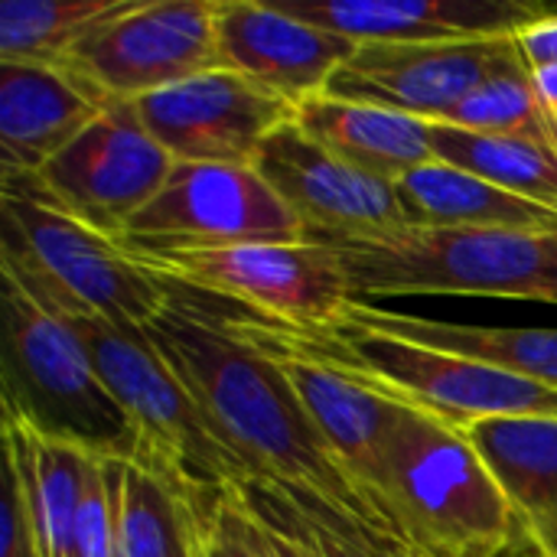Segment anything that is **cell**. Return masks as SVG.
I'll return each mask as SVG.
<instances>
[{"instance_id": "obj_6", "label": "cell", "mask_w": 557, "mask_h": 557, "mask_svg": "<svg viewBox=\"0 0 557 557\" xmlns=\"http://www.w3.org/2000/svg\"><path fill=\"white\" fill-rule=\"evenodd\" d=\"M3 297V411L101 460H134L137 428L104 385L75 330L10 277Z\"/></svg>"}, {"instance_id": "obj_14", "label": "cell", "mask_w": 557, "mask_h": 557, "mask_svg": "<svg viewBox=\"0 0 557 557\" xmlns=\"http://www.w3.org/2000/svg\"><path fill=\"white\" fill-rule=\"evenodd\" d=\"M516 49V36L411 46L369 42L333 75L326 95L444 124L450 111Z\"/></svg>"}, {"instance_id": "obj_18", "label": "cell", "mask_w": 557, "mask_h": 557, "mask_svg": "<svg viewBox=\"0 0 557 557\" xmlns=\"http://www.w3.org/2000/svg\"><path fill=\"white\" fill-rule=\"evenodd\" d=\"M98 98L65 65L0 62V150L3 173H39L101 111Z\"/></svg>"}, {"instance_id": "obj_8", "label": "cell", "mask_w": 557, "mask_h": 557, "mask_svg": "<svg viewBox=\"0 0 557 557\" xmlns=\"http://www.w3.org/2000/svg\"><path fill=\"white\" fill-rule=\"evenodd\" d=\"M176 160L153 140L131 101L104 111L39 173H3V193H23L121 242L127 225L160 196Z\"/></svg>"}, {"instance_id": "obj_1", "label": "cell", "mask_w": 557, "mask_h": 557, "mask_svg": "<svg viewBox=\"0 0 557 557\" xmlns=\"http://www.w3.org/2000/svg\"><path fill=\"white\" fill-rule=\"evenodd\" d=\"M166 287L170 300L144 333L196 398L215 434L248 463L255 483L307 493L352 525L405 542L330 454L281 366L238 336L222 307H209L206 294L170 281Z\"/></svg>"}, {"instance_id": "obj_24", "label": "cell", "mask_w": 557, "mask_h": 557, "mask_svg": "<svg viewBox=\"0 0 557 557\" xmlns=\"http://www.w3.org/2000/svg\"><path fill=\"white\" fill-rule=\"evenodd\" d=\"M411 228H476V232H529L557 235V215L450 163H428L398 186Z\"/></svg>"}, {"instance_id": "obj_32", "label": "cell", "mask_w": 557, "mask_h": 557, "mask_svg": "<svg viewBox=\"0 0 557 557\" xmlns=\"http://www.w3.org/2000/svg\"><path fill=\"white\" fill-rule=\"evenodd\" d=\"M408 557H428V555H421V552H414V548H411V555Z\"/></svg>"}, {"instance_id": "obj_16", "label": "cell", "mask_w": 557, "mask_h": 557, "mask_svg": "<svg viewBox=\"0 0 557 557\" xmlns=\"http://www.w3.org/2000/svg\"><path fill=\"white\" fill-rule=\"evenodd\" d=\"M219 49L225 69L300 108L326 95V85L359 52V42L313 26L281 3L219 0Z\"/></svg>"}, {"instance_id": "obj_12", "label": "cell", "mask_w": 557, "mask_h": 557, "mask_svg": "<svg viewBox=\"0 0 557 557\" xmlns=\"http://www.w3.org/2000/svg\"><path fill=\"white\" fill-rule=\"evenodd\" d=\"M144 127L176 163L255 166L297 108L235 69H209L131 101Z\"/></svg>"}, {"instance_id": "obj_4", "label": "cell", "mask_w": 557, "mask_h": 557, "mask_svg": "<svg viewBox=\"0 0 557 557\" xmlns=\"http://www.w3.org/2000/svg\"><path fill=\"white\" fill-rule=\"evenodd\" d=\"M323 245L336 251L352 300L470 294L557 304V235L408 225Z\"/></svg>"}, {"instance_id": "obj_2", "label": "cell", "mask_w": 557, "mask_h": 557, "mask_svg": "<svg viewBox=\"0 0 557 557\" xmlns=\"http://www.w3.org/2000/svg\"><path fill=\"white\" fill-rule=\"evenodd\" d=\"M255 333L323 362L414 411H424L457 431L490 418L557 414V392L509 375L480 359L454 356L421 343L395 339L339 320L336 326L300 330L258 313H238Z\"/></svg>"}, {"instance_id": "obj_5", "label": "cell", "mask_w": 557, "mask_h": 557, "mask_svg": "<svg viewBox=\"0 0 557 557\" xmlns=\"http://www.w3.org/2000/svg\"><path fill=\"white\" fill-rule=\"evenodd\" d=\"M0 212V274L42 310L147 326L166 307V281L147 271L121 242L23 193H3Z\"/></svg>"}, {"instance_id": "obj_3", "label": "cell", "mask_w": 557, "mask_h": 557, "mask_svg": "<svg viewBox=\"0 0 557 557\" xmlns=\"http://www.w3.org/2000/svg\"><path fill=\"white\" fill-rule=\"evenodd\" d=\"M382 499L401 539L428 557H512L529 552L499 483L450 424L401 408L388 441Z\"/></svg>"}, {"instance_id": "obj_17", "label": "cell", "mask_w": 557, "mask_h": 557, "mask_svg": "<svg viewBox=\"0 0 557 557\" xmlns=\"http://www.w3.org/2000/svg\"><path fill=\"white\" fill-rule=\"evenodd\" d=\"M281 7L359 46L519 36L548 13V7L525 0H287Z\"/></svg>"}, {"instance_id": "obj_31", "label": "cell", "mask_w": 557, "mask_h": 557, "mask_svg": "<svg viewBox=\"0 0 557 557\" xmlns=\"http://www.w3.org/2000/svg\"><path fill=\"white\" fill-rule=\"evenodd\" d=\"M525 62L532 69H545V65H557V13H545L542 20H535L532 26H525L516 36Z\"/></svg>"}, {"instance_id": "obj_26", "label": "cell", "mask_w": 557, "mask_h": 557, "mask_svg": "<svg viewBox=\"0 0 557 557\" xmlns=\"http://www.w3.org/2000/svg\"><path fill=\"white\" fill-rule=\"evenodd\" d=\"M245 503L271 522L300 557H408L411 545L366 532L320 499L268 483L242 486Z\"/></svg>"}, {"instance_id": "obj_13", "label": "cell", "mask_w": 557, "mask_h": 557, "mask_svg": "<svg viewBox=\"0 0 557 557\" xmlns=\"http://www.w3.org/2000/svg\"><path fill=\"white\" fill-rule=\"evenodd\" d=\"M255 170L313 242L382 238L408 228L405 206L392 183L343 163L310 140L297 121L268 137Z\"/></svg>"}, {"instance_id": "obj_28", "label": "cell", "mask_w": 557, "mask_h": 557, "mask_svg": "<svg viewBox=\"0 0 557 557\" xmlns=\"http://www.w3.org/2000/svg\"><path fill=\"white\" fill-rule=\"evenodd\" d=\"M124 0H3L0 62L62 65L82 36Z\"/></svg>"}, {"instance_id": "obj_25", "label": "cell", "mask_w": 557, "mask_h": 557, "mask_svg": "<svg viewBox=\"0 0 557 557\" xmlns=\"http://www.w3.org/2000/svg\"><path fill=\"white\" fill-rule=\"evenodd\" d=\"M431 144L441 163L470 170L557 215V144L473 134L450 124H434Z\"/></svg>"}, {"instance_id": "obj_27", "label": "cell", "mask_w": 557, "mask_h": 557, "mask_svg": "<svg viewBox=\"0 0 557 557\" xmlns=\"http://www.w3.org/2000/svg\"><path fill=\"white\" fill-rule=\"evenodd\" d=\"M450 127H463L473 134H499V137H532L557 144V117L539 91L535 72L525 62L522 49H516L506 62H499L444 121Z\"/></svg>"}, {"instance_id": "obj_7", "label": "cell", "mask_w": 557, "mask_h": 557, "mask_svg": "<svg viewBox=\"0 0 557 557\" xmlns=\"http://www.w3.org/2000/svg\"><path fill=\"white\" fill-rule=\"evenodd\" d=\"M52 317L65 320L91 352L104 385L137 428L140 450L157 454L209 496H225L255 483L248 463L215 434L144 326H117L91 313Z\"/></svg>"}, {"instance_id": "obj_10", "label": "cell", "mask_w": 557, "mask_h": 557, "mask_svg": "<svg viewBox=\"0 0 557 557\" xmlns=\"http://www.w3.org/2000/svg\"><path fill=\"white\" fill-rule=\"evenodd\" d=\"M62 65L104 101H137L225 69L219 0H124L82 36Z\"/></svg>"}, {"instance_id": "obj_11", "label": "cell", "mask_w": 557, "mask_h": 557, "mask_svg": "<svg viewBox=\"0 0 557 557\" xmlns=\"http://www.w3.org/2000/svg\"><path fill=\"white\" fill-rule=\"evenodd\" d=\"M300 219L255 166L176 163L160 196L127 225V251H202L304 242Z\"/></svg>"}, {"instance_id": "obj_19", "label": "cell", "mask_w": 557, "mask_h": 557, "mask_svg": "<svg viewBox=\"0 0 557 557\" xmlns=\"http://www.w3.org/2000/svg\"><path fill=\"white\" fill-rule=\"evenodd\" d=\"M460 434L509 499L529 555L557 557V414L490 418Z\"/></svg>"}, {"instance_id": "obj_30", "label": "cell", "mask_w": 557, "mask_h": 557, "mask_svg": "<svg viewBox=\"0 0 557 557\" xmlns=\"http://www.w3.org/2000/svg\"><path fill=\"white\" fill-rule=\"evenodd\" d=\"M219 519L232 532L238 557H300L297 548L271 522H264L245 503L242 490H232L219 499Z\"/></svg>"}, {"instance_id": "obj_23", "label": "cell", "mask_w": 557, "mask_h": 557, "mask_svg": "<svg viewBox=\"0 0 557 557\" xmlns=\"http://www.w3.org/2000/svg\"><path fill=\"white\" fill-rule=\"evenodd\" d=\"M346 323H356L372 333L395 339L421 343L454 356L480 359L509 375L529 379L535 385L557 392V330L555 326H480V323H450L418 313L379 310L362 300H352Z\"/></svg>"}, {"instance_id": "obj_29", "label": "cell", "mask_w": 557, "mask_h": 557, "mask_svg": "<svg viewBox=\"0 0 557 557\" xmlns=\"http://www.w3.org/2000/svg\"><path fill=\"white\" fill-rule=\"evenodd\" d=\"M124 467L127 460H91L69 557H117Z\"/></svg>"}, {"instance_id": "obj_22", "label": "cell", "mask_w": 557, "mask_h": 557, "mask_svg": "<svg viewBox=\"0 0 557 557\" xmlns=\"http://www.w3.org/2000/svg\"><path fill=\"white\" fill-rule=\"evenodd\" d=\"M3 463L23 486L36 557H69L95 457L69 441L36 431L13 411H3Z\"/></svg>"}, {"instance_id": "obj_20", "label": "cell", "mask_w": 557, "mask_h": 557, "mask_svg": "<svg viewBox=\"0 0 557 557\" xmlns=\"http://www.w3.org/2000/svg\"><path fill=\"white\" fill-rule=\"evenodd\" d=\"M222 496L196 490L150 450L124 467L117 557H209V529Z\"/></svg>"}, {"instance_id": "obj_9", "label": "cell", "mask_w": 557, "mask_h": 557, "mask_svg": "<svg viewBox=\"0 0 557 557\" xmlns=\"http://www.w3.org/2000/svg\"><path fill=\"white\" fill-rule=\"evenodd\" d=\"M131 255L170 284L232 300L248 313L300 330L336 326L352 304L336 251L313 238Z\"/></svg>"}, {"instance_id": "obj_21", "label": "cell", "mask_w": 557, "mask_h": 557, "mask_svg": "<svg viewBox=\"0 0 557 557\" xmlns=\"http://www.w3.org/2000/svg\"><path fill=\"white\" fill-rule=\"evenodd\" d=\"M294 121L323 150L392 186L437 160L431 144L434 124L379 104L317 95L297 108Z\"/></svg>"}, {"instance_id": "obj_15", "label": "cell", "mask_w": 557, "mask_h": 557, "mask_svg": "<svg viewBox=\"0 0 557 557\" xmlns=\"http://www.w3.org/2000/svg\"><path fill=\"white\" fill-rule=\"evenodd\" d=\"M222 313L238 336H245L248 343L264 349L281 366V372L287 375L294 395L300 398L307 418L313 421V428L323 437V444L330 447V454L339 460V467L362 486V493L392 522L385 499H382V476H385L388 441H392V431H395L405 405L323 366V362H313V359L255 333L251 326H245V320L235 310L222 307ZM395 532H398V525H395Z\"/></svg>"}]
</instances>
